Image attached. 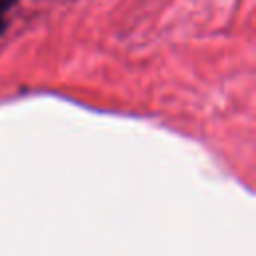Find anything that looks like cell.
Wrapping results in <instances>:
<instances>
[{"label": "cell", "mask_w": 256, "mask_h": 256, "mask_svg": "<svg viewBox=\"0 0 256 256\" xmlns=\"http://www.w3.org/2000/svg\"><path fill=\"white\" fill-rule=\"evenodd\" d=\"M16 2H18V0H0V18H4L6 12L16 6Z\"/></svg>", "instance_id": "6da1fadb"}, {"label": "cell", "mask_w": 256, "mask_h": 256, "mask_svg": "<svg viewBox=\"0 0 256 256\" xmlns=\"http://www.w3.org/2000/svg\"><path fill=\"white\" fill-rule=\"evenodd\" d=\"M4 30H6V18H0V36L4 34Z\"/></svg>", "instance_id": "7a4b0ae2"}]
</instances>
